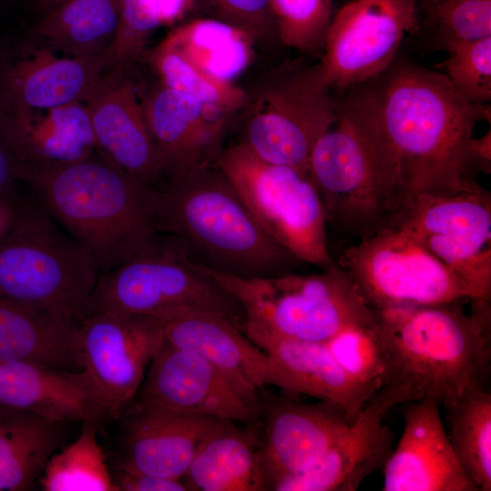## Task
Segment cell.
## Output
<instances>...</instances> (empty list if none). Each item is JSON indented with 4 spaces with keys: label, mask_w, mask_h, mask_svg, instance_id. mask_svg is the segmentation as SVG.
Listing matches in <instances>:
<instances>
[{
    "label": "cell",
    "mask_w": 491,
    "mask_h": 491,
    "mask_svg": "<svg viewBox=\"0 0 491 491\" xmlns=\"http://www.w3.org/2000/svg\"><path fill=\"white\" fill-rule=\"evenodd\" d=\"M165 39L210 76L234 83L251 64L253 37L221 19L197 18L175 27Z\"/></svg>",
    "instance_id": "31"
},
{
    "label": "cell",
    "mask_w": 491,
    "mask_h": 491,
    "mask_svg": "<svg viewBox=\"0 0 491 491\" xmlns=\"http://www.w3.org/2000/svg\"><path fill=\"white\" fill-rule=\"evenodd\" d=\"M472 167L476 174H489L491 170V130L480 137H473L469 145Z\"/></svg>",
    "instance_id": "43"
},
{
    "label": "cell",
    "mask_w": 491,
    "mask_h": 491,
    "mask_svg": "<svg viewBox=\"0 0 491 491\" xmlns=\"http://www.w3.org/2000/svg\"><path fill=\"white\" fill-rule=\"evenodd\" d=\"M0 134L17 160L20 174L80 161L97 151L83 102L49 108L0 103Z\"/></svg>",
    "instance_id": "23"
},
{
    "label": "cell",
    "mask_w": 491,
    "mask_h": 491,
    "mask_svg": "<svg viewBox=\"0 0 491 491\" xmlns=\"http://www.w3.org/2000/svg\"><path fill=\"white\" fill-rule=\"evenodd\" d=\"M20 183V165L0 134V195L14 193Z\"/></svg>",
    "instance_id": "42"
},
{
    "label": "cell",
    "mask_w": 491,
    "mask_h": 491,
    "mask_svg": "<svg viewBox=\"0 0 491 491\" xmlns=\"http://www.w3.org/2000/svg\"><path fill=\"white\" fill-rule=\"evenodd\" d=\"M116 311L169 320L191 316L226 319L243 332L241 304L170 235L160 233L140 251L99 276L85 316Z\"/></svg>",
    "instance_id": "7"
},
{
    "label": "cell",
    "mask_w": 491,
    "mask_h": 491,
    "mask_svg": "<svg viewBox=\"0 0 491 491\" xmlns=\"http://www.w3.org/2000/svg\"><path fill=\"white\" fill-rule=\"evenodd\" d=\"M165 320L108 311L78 322L81 373L107 409L120 417L138 392L165 339Z\"/></svg>",
    "instance_id": "14"
},
{
    "label": "cell",
    "mask_w": 491,
    "mask_h": 491,
    "mask_svg": "<svg viewBox=\"0 0 491 491\" xmlns=\"http://www.w3.org/2000/svg\"><path fill=\"white\" fill-rule=\"evenodd\" d=\"M416 0H352L334 13L319 71L332 91L344 94L384 73L404 36L418 32Z\"/></svg>",
    "instance_id": "12"
},
{
    "label": "cell",
    "mask_w": 491,
    "mask_h": 491,
    "mask_svg": "<svg viewBox=\"0 0 491 491\" xmlns=\"http://www.w3.org/2000/svg\"><path fill=\"white\" fill-rule=\"evenodd\" d=\"M416 399L419 397L408 384L383 386L316 463L280 481L273 490L356 491L370 475L383 470L394 449V433L384 422L386 415Z\"/></svg>",
    "instance_id": "15"
},
{
    "label": "cell",
    "mask_w": 491,
    "mask_h": 491,
    "mask_svg": "<svg viewBox=\"0 0 491 491\" xmlns=\"http://www.w3.org/2000/svg\"><path fill=\"white\" fill-rule=\"evenodd\" d=\"M105 57L61 55L25 35L0 40V103L49 108L83 102L105 73Z\"/></svg>",
    "instance_id": "17"
},
{
    "label": "cell",
    "mask_w": 491,
    "mask_h": 491,
    "mask_svg": "<svg viewBox=\"0 0 491 491\" xmlns=\"http://www.w3.org/2000/svg\"><path fill=\"white\" fill-rule=\"evenodd\" d=\"M336 262L374 309L491 299L481 296L403 228L359 240Z\"/></svg>",
    "instance_id": "11"
},
{
    "label": "cell",
    "mask_w": 491,
    "mask_h": 491,
    "mask_svg": "<svg viewBox=\"0 0 491 491\" xmlns=\"http://www.w3.org/2000/svg\"><path fill=\"white\" fill-rule=\"evenodd\" d=\"M141 104L165 179L214 164L235 114L160 82L145 92Z\"/></svg>",
    "instance_id": "19"
},
{
    "label": "cell",
    "mask_w": 491,
    "mask_h": 491,
    "mask_svg": "<svg viewBox=\"0 0 491 491\" xmlns=\"http://www.w3.org/2000/svg\"><path fill=\"white\" fill-rule=\"evenodd\" d=\"M165 180L157 186L158 231L195 263L240 277L292 273L302 263L263 229L215 163Z\"/></svg>",
    "instance_id": "5"
},
{
    "label": "cell",
    "mask_w": 491,
    "mask_h": 491,
    "mask_svg": "<svg viewBox=\"0 0 491 491\" xmlns=\"http://www.w3.org/2000/svg\"><path fill=\"white\" fill-rule=\"evenodd\" d=\"M0 405L63 424L111 418L81 371L27 361L0 360Z\"/></svg>",
    "instance_id": "26"
},
{
    "label": "cell",
    "mask_w": 491,
    "mask_h": 491,
    "mask_svg": "<svg viewBox=\"0 0 491 491\" xmlns=\"http://www.w3.org/2000/svg\"><path fill=\"white\" fill-rule=\"evenodd\" d=\"M121 0H68L29 27L26 35L73 57H106L120 19Z\"/></svg>",
    "instance_id": "29"
},
{
    "label": "cell",
    "mask_w": 491,
    "mask_h": 491,
    "mask_svg": "<svg viewBox=\"0 0 491 491\" xmlns=\"http://www.w3.org/2000/svg\"><path fill=\"white\" fill-rule=\"evenodd\" d=\"M260 399L264 425L257 435L258 455L266 490L316 463L353 422L344 409L326 401Z\"/></svg>",
    "instance_id": "18"
},
{
    "label": "cell",
    "mask_w": 491,
    "mask_h": 491,
    "mask_svg": "<svg viewBox=\"0 0 491 491\" xmlns=\"http://www.w3.org/2000/svg\"><path fill=\"white\" fill-rule=\"evenodd\" d=\"M442 74L468 102L487 105L491 100V36L456 43L446 50Z\"/></svg>",
    "instance_id": "38"
},
{
    "label": "cell",
    "mask_w": 491,
    "mask_h": 491,
    "mask_svg": "<svg viewBox=\"0 0 491 491\" xmlns=\"http://www.w3.org/2000/svg\"><path fill=\"white\" fill-rule=\"evenodd\" d=\"M100 422L83 421L75 441L48 459L38 480L45 491H117L96 433Z\"/></svg>",
    "instance_id": "33"
},
{
    "label": "cell",
    "mask_w": 491,
    "mask_h": 491,
    "mask_svg": "<svg viewBox=\"0 0 491 491\" xmlns=\"http://www.w3.org/2000/svg\"><path fill=\"white\" fill-rule=\"evenodd\" d=\"M491 299L372 308L393 383L408 384L419 398L446 409L466 392L486 388L491 370Z\"/></svg>",
    "instance_id": "4"
},
{
    "label": "cell",
    "mask_w": 491,
    "mask_h": 491,
    "mask_svg": "<svg viewBox=\"0 0 491 491\" xmlns=\"http://www.w3.org/2000/svg\"><path fill=\"white\" fill-rule=\"evenodd\" d=\"M21 192L17 188L14 193L0 195V240L7 233L17 215Z\"/></svg>",
    "instance_id": "45"
},
{
    "label": "cell",
    "mask_w": 491,
    "mask_h": 491,
    "mask_svg": "<svg viewBox=\"0 0 491 491\" xmlns=\"http://www.w3.org/2000/svg\"><path fill=\"white\" fill-rule=\"evenodd\" d=\"M159 25L151 0H121L119 25L105 72H132Z\"/></svg>",
    "instance_id": "39"
},
{
    "label": "cell",
    "mask_w": 491,
    "mask_h": 491,
    "mask_svg": "<svg viewBox=\"0 0 491 491\" xmlns=\"http://www.w3.org/2000/svg\"><path fill=\"white\" fill-rule=\"evenodd\" d=\"M419 28L429 45H450L491 36V0H416Z\"/></svg>",
    "instance_id": "35"
},
{
    "label": "cell",
    "mask_w": 491,
    "mask_h": 491,
    "mask_svg": "<svg viewBox=\"0 0 491 491\" xmlns=\"http://www.w3.org/2000/svg\"><path fill=\"white\" fill-rule=\"evenodd\" d=\"M68 0H33L35 6L41 17L54 11Z\"/></svg>",
    "instance_id": "46"
},
{
    "label": "cell",
    "mask_w": 491,
    "mask_h": 491,
    "mask_svg": "<svg viewBox=\"0 0 491 491\" xmlns=\"http://www.w3.org/2000/svg\"><path fill=\"white\" fill-rule=\"evenodd\" d=\"M116 467L182 480L203 442L225 421L131 402Z\"/></svg>",
    "instance_id": "22"
},
{
    "label": "cell",
    "mask_w": 491,
    "mask_h": 491,
    "mask_svg": "<svg viewBox=\"0 0 491 491\" xmlns=\"http://www.w3.org/2000/svg\"><path fill=\"white\" fill-rule=\"evenodd\" d=\"M111 470V469H110ZM112 479L117 491H186L182 480L158 477L114 466Z\"/></svg>",
    "instance_id": "41"
},
{
    "label": "cell",
    "mask_w": 491,
    "mask_h": 491,
    "mask_svg": "<svg viewBox=\"0 0 491 491\" xmlns=\"http://www.w3.org/2000/svg\"><path fill=\"white\" fill-rule=\"evenodd\" d=\"M20 181L94 258L102 275L158 234V188L98 150L74 163L21 171Z\"/></svg>",
    "instance_id": "3"
},
{
    "label": "cell",
    "mask_w": 491,
    "mask_h": 491,
    "mask_svg": "<svg viewBox=\"0 0 491 491\" xmlns=\"http://www.w3.org/2000/svg\"><path fill=\"white\" fill-rule=\"evenodd\" d=\"M326 344L342 367L372 393L393 383L390 358L375 321L340 333Z\"/></svg>",
    "instance_id": "36"
},
{
    "label": "cell",
    "mask_w": 491,
    "mask_h": 491,
    "mask_svg": "<svg viewBox=\"0 0 491 491\" xmlns=\"http://www.w3.org/2000/svg\"><path fill=\"white\" fill-rule=\"evenodd\" d=\"M158 82L200 101L216 105L232 112L245 108L248 95L234 83L215 79L185 57L165 38L143 56Z\"/></svg>",
    "instance_id": "34"
},
{
    "label": "cell",
    "mask_w": 491,
    "mask_h": 491,
    "mask_svg": "<svg viewBox=\"0 0 491 491\" xmlns=\"http://www.w3.org/2000/svg\"><path fill=\"white\" fill-rule=\"evenodd\" d=\"M182 481L195 491H263L258 436L225 421L199 446Z\"/></svg>",
    "instance_id": "28"
},
{
    "label": "cell",
    "mask_w": 491,
    "mask_h": 491,
    "mask_svg": "<svg viewBox=\"0 0 491 491\" xmlns=\"http://www.w3.org/2000/svg\"><path fill=\"white\" fill-rule=\"evenodd\" d=\"M63 437V423L0 405V491L32 488Z\"/></svg>",
    "instance_id": "30"
},
{
    "label": "cell",
    "mask_w": 491,
    "mask_h": 491,
    "mask_svg": "<svg viewBox=\"0 0 491 491\" xmlns=\"http://www.w3.org/2000/svg\"><path fill=\"white\" fill-rule=\"evenodd\" d=\"M245 334L272 359L281 377V389L289 394L335 404L351 421L375 394L342 367L326 343L258 331Z\"/></svg>",
    "instance_id": "25"
},
{
    "label": "cell",
    "mask_w": 491,
    "mask_h": 491,
    "mask_svg": "<svg viewBox=\"0 0 491 491\" xmlns=\"http://www.w3.org/2000/svg\"><path fill=\"white\" fill-rule=\"evenodd\" d=\"M133 400L236 424L257 422L261 411L207 360L165 339Z\"/></svg>",
    "instance_id": "16"
},
{
    "label": "cell",
    "mask_w": 491,
    "mask_h": 491,
    "mask_svg": "<svg viewBox=\"0 0 491 491\" xmlns=\"http://www.w3.org/2000/svg\"><path fill=\"white\" fill-rule=\"evenodd\" d=\"M78 323L0 297V360L81 371Z\"/></svg>",
    "instance_id": "27"
},
{
    "label": "cell",
    "mask_w": 491,
    "mask_h": 491,
    "mask_svg": "<svg viewBox=\"0 0 491 491\" xmlns=\"http://www.w3.org/2000/svg\"><path fill=\"white\" fill-rule=\"evenodd\" d=\"M220 17L255 41L277 39L270 0H208Z\"/></svg>",
    "instance_id": "40"
},
{
    "label": "cell",
    "mask_w": 491,
    "mask_h": 491,
    "mask_svg": "<svg viewBox=\"0 0 491 491\" xmlns=\"http://www.w3.org/2000/svg\"><path fill=\"white\" fill-rule=\"evenodd\" d=\"M160 25L180 19L192 6L189 0H151Z\"/></svg>",
    "instance_id": "44"
},
{
    "label": "cell",
    "mask_w": 491,
    "mask_h": 491,
    "mask_svg": "<svg viewBox=\"0 0 491 491\" xmlns=\"http://www.w3.org/2000/svg\"><path fill=\"white\" fill-rule=\"evenodd\" d=\"M91 255L28 190L0 240V297L78 323L99 277Z\"/></svg>",
    "instance_id": "6"
},
{
    "label": "cell",
    "mask_w": 491,
    "mask_h": 491,
    "mask_svg": "<svg viewBox=\"0 0 491 491\" xmlns=\"http://www.w3.org/2000/svg\"><path fill=\"white\" fill-rule=\"evenodd\" d=\"M454 452L479 491L491 490V393L486 388L466 392L446 408Z\"/></svg>",
    "instance_id": "32"
},
{
    "label": "cell",
    "mask_w": 491,
    "mask_h": 491,
    "mask_svg": "<svg viewBox=\"0 0 491 491\" xmlns=\"http://www.w3.org/2000/svg\"><path fill=\"white\" fill-rule=\"evenodd\" d=\"M225 175L263 229L302 263L333 267L324 206L308 172L268 162L245 143L218 154Z\"/></svg>",
    "instance_id": "9"
},
{
    "label": "cell",
    "mask_w": 491,
    "mask_h": 491,
    "mask_svg": "<svg viewBox=\"0 0 491 491\" xmlns=\"http://www.w3.org/2000/svg\"><path fill=\"white\" fill-rule=\"evenodd\" d=\"M398 228L417 239L472 286L491 298V195L479 183L412 196Z\"/></svg>",
    "instance_id": "13"
},
{
    "label": "cell",
    "mask_w": 491,
    "mask_h": 491,
    "mask_svg": "<svg viewBox=\"0 0 491 491\" xmlns=\"http://www.w3.org/2000/svg\"><path fill=\"white\" fill-rule=\"evenodd\" d=\"M164 333L169 344L207 360L256 405L261 404L264 386L282 388L269 356L226 319L211 316L173 318L165 321Z\"/></svg>",
    "instance_id": "24"
},
{
    "label": "cell",
    "mask_w": 491,
    "mask_h": 491,
    "mask_svg": "<svg viewBox=\"0 0 491 491\" xmlns=\"http://www.w3.org/2000/svg\"><path fill=\"white\" fill-rule=\"evenodd\" d=\"M199 266L244 307V332L327 343L375 321L372 308L337 264L318 274L268 277H240Z\"/></svg>",
    "instance_id": "8"
},
{
    "label": "cell",
    "mask_w": 491,
    "mask_h": 491,
    "mask_svg": "<svg viewBox=\"0 0 491 491\" xmlns=\"http://www.w3.org/2000/svg\"><path fill=\"white\" fill-rule=\"evenodd\" d=\"M247 95L241 142L268 162L307 172L314 146L338 113L318 65H283Z\"/></svg>",
    "instance_id": "10"
},
{
    "label": "cell",
    "mask_w": 491,
    "mask_h": 491,
    "mask_svg": "<svg viewBox=\"0 0 491 491\" xmlns=\"http://www.w3.org/2000/svg\"><path fill=\"white\" fill-rule=\"evenodd\" d=\"M192 4H195L196 0H189Z\"/></svg>",
    "instance_id": "47"
},
{
    "label": "cell",
    "mask_w": 491,
    "mask_h": 491,
    "mask_svg": "<svg viewBox=\"0 0 491 491\" xmlns=\"http://www.w3.org/2000/svg\"><path fill=\"white\" fill-rule=\"evenodd\" d=\"M83 103L97 150L133 176L157 187L165 179L164 166L132 72H105Z\"/></svg>",
    "instance_id": "21"
},
{
    "label": "cell",
    "mask_w": 491,
    "mask_h": 491,
    "mask_svg": "<svg viewBox=\"0 0 491 491\" xmlns=\"http://www.w3.org/2000/svg\"><path fill=\"white\" fill-rule=\"evenodd\" d=\"M402 436L383 472V491H479L461 466L431 397L407 401Z\"/></svg>",
    "instance_id": "20"
},
{
    "label": "cell",
    "mask_w": 491,
    "mask_h": 491,
    "mask_svg": "<svg viewBox=\"0 0 491 491\" xmlns=\"http://www.w3.org/2000/svg\"><path fill=\"white\" fill-rule=\"evenodd\" d=\"M392 146L411 195L475 185L469 156L476 125L491 106L468 102L441 72L397 55L359 85Z\"/></svg>",
    "instance_id": "1"
},
{
    "label": "cell",
    "mask_w": 491,
    "mask_h": 491,
    "mask_svg": "<svg viewBox=\"0 0 491 491\" xmlns=\"http://www.w3.org/2000/svg\"><path fill=\"white\" fill-rule=\"evenodd\" d=\"M277 40L301 53L322 52L333 0H270Z\"/></svg>",
    "instance_id": "37"
},
{
    "label": "cell",
    "mask_w": 491,
    "mask_h": 491,
    "mask_svg": "<svg viewBox=\"0 0 491 491\" xmlns=\"http://www.w3.org/2000/svg\"><path fill=\"white\" fill-rule=\"evenodd\" d=\"M343 95L337 118L314 146L307 172L326 224L359 241L398 228L412 195L364 91L357 86Z\"/></svg>",
    "instance_id": "2"
}]
</instances>
